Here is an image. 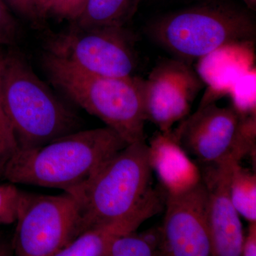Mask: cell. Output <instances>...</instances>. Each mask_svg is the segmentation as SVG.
Listing matches in <instances>:
<instances>
[{"label": "cell", "mask_w": 256, "mask_h": 256, "mask_svg": "<svg viewBox=\"0 0 256 256\" xmlns=\"http://www.w3.org/2000/svg\"><path fill=\"white\" fill-rule=\"evenodd\" d=\"M152 174L146 141L128 144L106 161L73 195L80 212L77 237L100 226L124 220L143 223L158 214L162 196L152 186Z\"/></svg>", "instance_id": "obj_1"}, {"label": "cell", "mask_w": 256, "mask_h": 256, "mask_svg": "<svg viewBox=\"0 0 256 256\" xmlns=\"http://www.w3.org/2000/svg\"><path fill=\"white\" fill-rule=\"evenodd\" d=\"M128 144L107 126L78 130L40 148L18 150L2 178L13 184L60 188L74 195Z\"/></svg>", "instance_id": "obj_2"}, {"label": "cell", "mask_w": 256, "mask_h": 256, "mask_svg": "<svg viewBox=\"0 0 256 256\" xmlns=\"http://www.w3.org/2000/svg\"><path fill=\"white\" fill-rule=\"evenodd\" d=\"M148 32L158 44L185 62L252 42L256 24L248 9L226 0H203L156 18Z\"/></svg>", "instance_id": "obj_3"}, {"label": "cell", "mask_w": 256, "mask_h": 256, "mask_svg": "<svg viewBox=\"0 0 256 256\" xmlns=\"http://www.w3.org/2000/svg\"><path fill=\"white\" fill-rule=\"evenodd\" d=\"M0 98L20 150L45 146L79 130L80 121L18 54L2 56Z\"/></svg>", "instance_id": "obj_4"}, {"label": "cell", "mask_w": 256, "mask_h": 256, "mask_svg": "<svg viewBox=\"0 0 256 256\" xmlns=\"http://www.w3.org/2000/svg\"><path fill=\"white\" fill-rule=\"evenodd\" d=\"M44 64L55 86L128 144L146 141L142 78L101 76L48 52Z\"/></svg>", "instance_id": "obj_5"}, {"label": "cell", "mask_w": 256, "mask_h": 256, "mask_svg": "<svg viewBox=\"0 0 256 256\" xmlns=\"http://www.w3.org/2000/svg\"><path fill=\"white\" fill-rule=\"evenodd\" d=\"M173 131L178 144L202 166L240 162L255 148L256 116L206 102Z\"/></svg>", "instance_id": "obj_6"}, {"label": "cell", "mask_w": 256, "mask_h": 256, "mask_svg": "<svg viewBox=\"0 0 256 256\" xmlns=\"http://www.w3.org/2000/svg\"><path fill=\"white\" fill-rule=\"evenodd\" d=\"M80 220L76 198L20 192L12 250L18 256H56L76 238Z\"/></svg>", "instance_id": "obj_7"}, {"label": "cell", "mask_w": 256, "mask_h": 256, "mask_svg": "<svg viewBox=\"0 0 256 256\" xmlns=\"http://www.w3.org/2000/svg\"><path fill=\"white\" fill-rule=\"evenodd\" d=\"M47 52L101 76H132L137 66L132 36L124 28L72 26L48 40Z\"/></svg>", "instance_id": "obj_8"}, {"label": "cell", "mask_w": 256, "mask_h": 256, "mask_svg": "<svg viewBox=\"0 0 256 256\" xmlns=\"http://www.w3.org/2000/svg\"><path fill=\"white\" fill-rule=\"evenodd\" d=\"M207 201L203 180L184 193L166 195V212L160 228L161 256H212Z\"/></svg>", "instance_id": "obj_9"}, {"label": "cell", "mask_w": 256, "mask_h": 256, "mask_svg": "<svg viewBox=\"0 0 256 256\" xmlns=\"http://www.w3.org/2000/svg\"><path fill=\"white\" fill-rule=\"evenodd\" d=\"M202 86L198 76L183 60H166L156 66L148 78L142 79L146 120L160 132L172 129L190 114Z\"/></svg>", "instance_id": "obj_10"}, {"label": "cell", "mask_w": 256, "mask_h": 256, "mask_svg": "<svg viewBox=\"0 0 256 256\" xmlns=\"http://www.w3.org/2000/svg\"><path fill=\"white\" fill-rule=\"evenodd\" d=\"M236 162H226L200 168L208 193L207 213L212 256H242L244 230L230 195V176Z\"/></svg>", "instance_id": "obj_11"}, {"label": "cell", "mask_w": 256, "mask_h": 256, "mask_svg": "<svg viewBox=\"0 0 256 256\" xmlns=\"http://www.w3.org/2000/svg\"><path fill=\"white\" fill-rule=\"evenodd\" d=\"M148 146L150 164L166 196L184 193L202 181L201 169L178 144L172 129L156 134Z\"/></svg>", "instance_id": "obj_12"}, {"label": "cell", "mask_w": 256, "mask_h": 256, "mask_svg": "<svg viewBox=\"0 0 256 256\" xmlns=\"http://www.w3.org/2000/svg\"><path fill=\"white\" fill-rule=\"evenodd\" d=\"M141 0H87L72 26L82 28H124Z\"/></svg>", "instance_id": "obj_13"}, {"label": "cell", "mask_w": 256, "mask_h": 256, "mask_svg": "<svg viewBox=\"0 0 256 256\" xmlns=\"http://www.w3.org/2000/svg\"><path fill=\"white\" fill-rule=\"evenodd\" d=\"M137 229V225L130 220L96 227L80 234L56 256H108L116 239Z\"/></svg>", "instance_id": "obj_14"}, {"label": "cell", "mask_w": 256, "mask_h": 256, "mask_svg": "<svg viewBox=\"0 0 256 256\" xmlns=\"http://www.w3.org/2000/svg\"><path fill=\"white\" fill-rule=\"evenodd\" d=\"M230 195L234 207L249 222H256V175L234 164L230 182Z\"/></svg>", "instance_id": "obj_15"}, {"label": "cell", "mask_w": 256, "mask_h": 256, "mask_svg": "<svg viewBox=\"0 0 256 256\" xmlns=\"http://www.w3.org/2000/svg\"><path fill=\"white\" fill-rule=\"evenodd\" d=\"M161 228H152L142 233L122 236L112 242L108 256H161Z\"/></svg>", "instance_id": "obj_16"}, {"label": "cell", "mask_w": 256, "mask_h": 256, "mask_svg": "<svg viewBox=\"0 0 256 256\" xmlns=\"http://www.w3.org/2000/svg\"><path fill=\"white\" fill-rule=\"evenodd\" d=\"M2 60V56H0V70ZM18 150V141L0 98V178H2L5 169Z\"/></svg>", "instance_id": "obj_17"}, {"label": "cell", "mask_w": 256, "mask_h": 256, "mask_svg": "<svg viewBox=\"0 0 256 256\" xmlns=\"http://www.w3.org/2000/svg\"><path fill=\"white\" fill-rule=\"evenodd\" d=\"M20 193L14 185L0 184V224L16 222Z\"/></svg>", "instance_id": "obj_18"}, {"label": "cell", "mask_w": 256, "mask_h": 256, "mask_svg": "<svg viewBox=\"0 0 256 256\" xmlns=\"http://www.w3.org/2000/svg\"><path fill=\"white\" fill-rule=\"evenodd\" d=\"M87 0H50L46 18L54 16L58 20L73 22L80 14Z\"/></svg>", "instance_id": "obj_19"}, {"label": "cell", "mask_w": 256, "mask_h": 256, "mask_svg": "<svg viewBox=\"0 0 256 256\" xmlns=\"http://www.w3.org/2000/svg\"><path fill=\"white\" fill-rule=\"evenodd\" d=\"M20 28L10 6L0 0V45H13L18 42Z\"/></svg>", "instance_id": "obj_20"}, {"label": "cell", "mask_w": 256, "mask_h": 256, "mask_svg": "<svg viewBox=\"0 0 256 256\" xmlns=\"http://www.w3.org/2000/svg\"><path fill=\"white\" fill-rule=\"evenodd\" d=\"M10 8L28 21L37 23L40 21L35 0H4Z\"/></svg>", "instance_id": "obj_21"}, {"label": "cell", "mask_w": 256, "mask_h": 256, "mask_svg": "<svg viewBox=\"0 0 256 256\" xmlns=\"http://www.w3.org/2000/svg\"><path fill=\"white\" fill-rule=\"evenodd\" d=\"M248 232L242 242V256H256V222H249Z\"/></svg>", "instance_id": "obj_22"}, {"label": "cell", "mask_w": 256, "mask_h": 256, "mask_svg": "<svg viewBox=\"0 0 256 256\" xmlns=\"http://www.w3.org/2000/svg\"><path fill=\"white\" fill-rule=\"evenodd\" d=\"M35 2H36L38 15L41 20L46 18L47 10H48L50 0H35Z\"/></svg>", "instance_id": "obj_23"}, {"label": "cell", "mask_w": 256, "mask_h": 256, "mask_svg": "<svg viewBox=\"0 0 256 256\" xmlns=\"http://www.w3.org/2000/svg\"><path fill=\"white\" fill-rule=\"evenodd\" d=\"M248 10L252 12L256 10V0H242Z\"/></svg>", "instance_id": "obj_24"}, {"label": "cell", "mask_w": 256, "mask_h": 256, "mask_svg": "<svg viewBox=\"0 0 256 256\" xmlns=\"http://www.w3.org/2000/svg\"><path fill=\"white\" fill-rule=\"evenodd\" d=\"M6 255H9V254H8V252H6V250H5L4 248H2V246H0V256Z\"/></svg>", "instance_id": "obj_25"}]
</instances>
